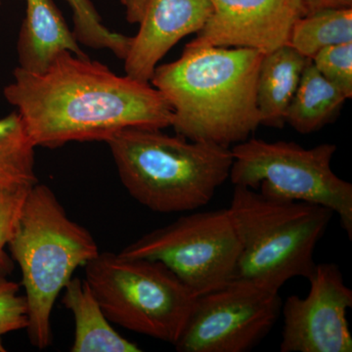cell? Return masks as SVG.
I'll use <instances>...</instances> for the list:
<instances>
[{"instance_id": "ba28073f", "label": "cell", "mask_w": 352, "mask_h": 352, "mask_svg": "<svg viewBox=\"0 0 352 352\" xmlns=\"http://www.w3.org/2000/svg\"><path fill=\"white\" fill-rule=\"evenodd\" d=\"M240 244L227 208L195 212L145 234L120 256L160 261L196 296L230 282Z\"/></svg>"}, {"instance_id": "2e32d148", "label": "cell", "mask_w": 352, "mask_h": 352, "mask_svg": "<svg viewBox=\"0 0 352 352\" xmlns=\"http://www.w3.org/2000/svg\"><path fill=\"white\" fill-rule=\"evenodd\" d=\"M346 100V97L317 71L309 59L285 120L300 133H314L333 122Z\"/></svg>"}, {"instance_id": "9a60e30c", "label": "cell", "mask_w": 352, "mask_h": 352, "mask_svg": "<svg viewBox=\"0 0 352 352\" xmlns=\"http://www.w3.org/2000/svg\"><path fill=\"white\" fill-rule=\"evenodd\" d=\"M63 291V305L75 318V340L71 351H142L138 344L120 336L110 325L85 280L72 278Z\"/></svg>"}, {"instance_id": "e0dca14e", "label": "cell", "mask_w": 352, "mask_h": 352, "mask_svg": "<svg viewBox=\"0 0 352 352\" xmlns=\"http://www.w3.org/2000/svg\"><path fill=\"white\" fill-rule=\"evenodd\" d=\"M352 41V8L330 9L296 20L288 45L311 60L324 48Z\"/></svg>"}, {"instance_id": "4fadbf2b", "label": "cell", "mask_w": 352, "mask_h": 352, "mask_svg": "<svg viewBox=\"0 0 352 352\" xmlns=\"http://www.w3.org/2000/svg\"><path fill=\"white\" fill-rule=\"evenodd\" d=\"M64 51L87 56L52 0H25L17 43L19 68L41 73Z\"/></svg>"}, {"instance_id": "d6986e66", "label": "cell", "mask_w": 352, "mask_h": 352, "mask_svg": "<svg viewBox=\"0 0 352 352\" xmlns=\"http://www.w3.org/2000/svg\"><path fill=\"white\" fill-rule=\"evenodd\" d=\"M315 68L347 99L352 97V41L328 46L311 59Z\"/></svg>"}, {"instance_id": "ac0fdd59", "label": "cell", "mask_w": 352, "mask_h": 352, "mask_svg": "<svg viewBox=\"0 0 352 352\" xmlns=\"http://www.w3.org/2000/svg\"><path fill=\"white\" fill-rule=\"evenodd\" d=\"M34 148L17 111L0 119V182H38Z\"/></svg>"}, {"instance_id": "3957f363", "label": "cell", "mask_w": 352, "mask_h": 352, "mask_svg": "<svg viewBox=\"0 0 352 352\" xmlns=\"http://www.w3.org/2000/svg\"><path fill=\"white\" fill-rule=\"evenodd\" d=\"M129 195L162 214L205 207L229 179L231 148L131 127L106 141Z\"/></svg>"}, {"instance_id": "30bf717a", "label": "cell", "mask_w": 352, "mask_h": 352, "mask_svg": "<svg viewBox=\"0 0 352 352\" xmlns=\"http://www.w3.org/2000/svg\"><path fill=\"white\" fill-rule=\"evenodd\" d=\"M308 281L310 289L305 298L291 296L282 303L280 351L351 352L346 314L352 307V291L339 266L316 263Z\"/></svg>"}, {"instance_id": "9c48e42d", "label": "cell", "mask_w": 352, "mask_h": 352, "mask_svg": "<svg viewBox=\"0 0 352 352\" xmlns=\"http://www.w3.org/2000/svg\"><path fill=\"white\" fill-rule=\"evenodd\" d=\"M282 303L279 292L245 283H228L197 296L176 351H251L276 323Z\"/></svg>"}, {"instance_id": "7402d4cb", "label": "cell", "mask_w": 352, "mask_h": 352, "mask_svg": "<svg viewBox=\"0 0 352 352\" xmlns=\"http://www.w3.org/2000/svg\"><path fill=\"white\" fill-rule=\"evenodd\" d=\"M305 15L330 9L352 8V0H300Z\"/></svg>"}, {"instance_id": "7c38bea8", "label": "cell", "mask_w": 352, "mask_h": 352, "mask_svg": "<svg viewBox=\"0 0 352 352\" xmlns=\"http://www.w3.org/2000/svg\"><path fill=\"white\" fill-rule=\"evenodd\" d=\"M126 20L138 24L124 58L126 76L150 82L159 62L185 36L197 34L212 12L210 0H120Z\"/></svg>"}, {"instance_id": "5bb4252c", "label": "cell", "mask_w": 352, "mask_h": 352, "mask_svg": "<svg viewBox=\"0 0 352 352\" xmlns=\"http://www.w3.org/2000/svg\"><path fill=\"white\" fill-rule=\"evenodd\" d=\"M308 58L289 45L263 55L256 85L261 126L282 129Z\"/></svg>"}, {"instance_id": "8992f818", "label": "cell", "mask_w": 352, "mask_h": 352, "mask_svg": "<svg viewBox=\"0 0 352 352\" xmlns=\"http://www.w3.org/2000/svg\"><path fill=\"white\" fill-rule=\"evenodd\" d=\"M85 281L108 320L175 344L197 296L164 263L99 252L85 264Z\"/></svg>"}, {"instance_id": "7a4b0ae2", "label": "cell", "mask_w": 352, "mask_h": 352, "mask_svg": "<svg viewBox=\"0 0 352 352\" xmlns=\"http://www.w3.org/2000/svg\"><path fill=\"white\" fill-rule=\"evenodd\" d=\"M263 55L187 43L179 59L157 66L150 82L170 105L176 134L227 148L249 139L261 126L256 85Z\"/></svg>"}, {"instance_id": "8fae6325", "label": "cell", "mask_w": 352, "mask_h": 352, "mask_svg": "<svg viewBox=\"0 0 352 352\" xmlns=\"http://www.w3.org/2000/svg\"><path fill=\"white\" fill-rule=\"evenodd\" d=\"M207 23L193 45L245 47L266 54L288 45L296 20L305 15L300 0H210Z\"/></svg>"}, {"instance_id": "6da1fadb", "label": "cell", "mask_w": 352, "mask_h": 352, "mask_svg": "<svg viewBox=\"0 0 352 352\" xmlns=\"http://www.w3.org/2000/svg\"><path fill=\"white\" fill-rule=\"evenodd\" d=\"M34 147L107 141L131 127L171 126L173 111L149 82L118 76L105 65L69 51L41 73L19 68L4 88Z\"/></svg>"}, {"instance_id": "ffe728a7", "label": "cell", "mask_w": 352, "mask_h": 352, "mask_svg": "<svg viewBox=\"0 0 352 352\" xmlns=\"http://www.w3.org/2000/svg\"><path fill=\"white\" fill-rule=\"evenodd\" d=\"M32 185L0 182V273L8 268L4 249L12 237L21 208Z\"/></svg>"}, {"instance_id": "44dd1931", "label": "cell", "mask_w": 352, "mask_h": 352, "mask_svg": "<svg viewBox=\"0 0 352 352\" xmlns=\"http://www.w3.org/2000/svg\"><path fill=\"white\" fill-rule=\"evenodd\" d=\"M20 286L0 273V352H6L2 338L29 326V308Z\"/></svg>"}, {"instance_id": "52a82bcc", "label": "cell", "mask_w": 352, "mask_h": 352, "mask_svg": "<svg viewBox=\"0 0 352 352\" xmlns=\"http://www.w3.org/2000/svg\"><path fill=\"white\" fill-rule=\"evenodd\" d=\"M337 146L323 143L305 149L296 142L247 139L231 147L229 179L263 195L305 201L330 208L352 239V184L339 177L331 163Z\"/></svg>"}, {"instance_id": "603a6c76", "label": "cell", "mask_w": 352, "mask_h": 352, "mask_svg": "<svg viewBox=\"0 0 352 352\" xmlns=\"http://www.w3.org/2000/svg\"><path fill=\"white\" fill-rule=\"evenodd\" d=\"M66 1L68 2L74 12L83 10L88 4V0H66Z\"/></svg>"}, {"instance_id": "5b68a950", "label": "cell", "mask_w": 352, "mask_h": 352, "mask_svg": "<svg viewBox=\"0 0 352 352\" xmlns=\"http://www.w3.org/2000/svg\"><path fill=\"white\" fill-rule=\"evenodd\" d=\"M7 247L22 272L30 340L36 349H47L58 296L76 268L100 252L98 245L87 229L69 219L52 190L36 182L28 192Z\"/></svg>"}, {"instance_id": "277c9868", "label": "cell", "mask_w": 352, "mask_h": 352, "mask_svg": "<svg viewBox=\"0 0 352 352\" xmlns=\"http://www.w3.org/2000/svg\"><path fill=\"white\" fill-rule=\"evenodd\" d=\"M227 210L240 244L229 283L275 292L293 278L311 276L315 248L335 214L322 206L263 195L240 185Z\"/></svg>"}]
</instances>
